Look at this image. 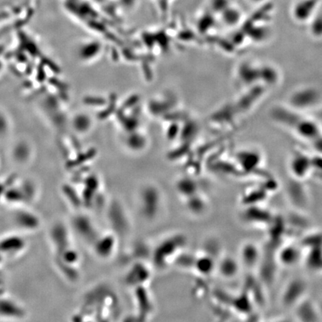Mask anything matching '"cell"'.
<instances>
[{
  "mask_svg": "<svg viewBox=\"0 0 322 322\" xmlns=\"http://www.w3.org/2000/svg\"><path fill=\"white\" fill-rule=\"evenodd\" d=\"M182 240L183 239L180 237H173L160 244L154 252V259L156 264L159 266H164L167 265L168 259L172 256H174L179 252L178 250L182 247L183 244Z\"/></svg>",
  "mask_w": 322,
  "mask_h": 322,
  "instance_id": "6da1fadb",
  "label": "cell"
},
{
  "mask_svg": "<svg viewBox=\"0 0 322 322\" xmlns=\"http://www.w3.org/2000/svg\"><path fill=\"white\" fill-rule=\"evenodd\" d=\"M158 192L152 188H145L141 193V210L145 217L153 218L158 210L160 204Z\"/></svg>",
  "mask_w": 322,
  "mask_h": 322,
  "instance_id": "7a4b0ae2",
  "label": "cell"
},
{
  "mask_svg": "<svg viewBox=\"0 0 322 322\" xmlns=\"http://www.w3.org/2000/svg\"><path fill=\"white\" fill-rule=\"evenodd\" d=\"M241 256L243 263L246 266L252 268L256 265L259 259V249L253 243H247L242 249Z\"/></svg>",
  "mask_w": 322,
  "mask_h": 322,
  "instance_id": "3957f363",
  "label": "cell"
},
{
  "mask_svg": "<svg viewBox=\"0 0 322 322\" xmlns=\"http://www.w3.org/2000/svg\"><path fill=\"white\" fill-rule=\"evenodd\" d=\"M220 274L225 277H234L238 272V264L232 258H226L221 261L219 265Z\"/></svg>",
  "mask_w": 322,
  "mask_h": 322,
  "instance_id": "277c9868",
  "label": "cell"
},
{
  "mask_svg": "<svg viewBox=\"0 0 322 322\" xmlns=\"http://www.w3.org/2000/svg\"><path fill=\"white\" fill-rule=\"evenodd\" d=\"M178 191L186 198H190L198 193V187L195 182L191 179H182L176 185Z\"/></svg>",
  "mask_w": 322,
  "mask_h": 322,
  "instance_id": "5b68a950",
  "label": "cell"
},
{
  "mask_svg": "<svg viewBox=\"0 0 322 322\" xmlns=\"http://www.w3.org/2000/svg\"><path fill=\"white\" fill-rule=\"evenodd\" d=\"M299 258V252L295 247H286L280 252V260L283 265L291 266L295 265Z\"/></svg>",
  "mask_w": 322,
  "mask_h": 322,
  "instance_id": "8992f818",
  "label": "cell"
},
{
  "mask_svg": "<svg viewBox=\"0 0 322 322\" xmlns=\"http://www.w3.org/2000/svg\"><path fill=\"white\" fill-rule=\"evenodd\" d=\"M114 245H115L114 238L110 235L106 236L101 239L100 241L99 242V245H97L96 247V252L102 258H108L112 254L113 250L114 249Z\"/></svg>",
  "mask_w": 322,
  "mask_h": 322,
  "instance_id": "52a82bcc",
  "label": "cell"
},
{
  "mask_svg": "<svg viewBox=\"0 0 322 322\" xmlns=\"http://www.w3.org/2000/svg\"><path fill=\"white\" fill-rule=\"evenodd\" d=\"M194 265L199 272L204 274H210L215 268L214 261L210 256H204L196 259Z\"/></svg>",
  "mask_w": 322,
  "mask_h": 322,
  "instance_id": "ba28073f",
  "label": "cell"
},
{
  "mask_svg": "<svg viewBox=\"0 0 322 322\" xmlns=\"http://www.w3.org/2000/svg\"><path fill=\"white\" fill-rule=\"evenodd\" d=\"M188 206L191 211L195 213H201L205 209V201L198 193L188 198Z\"/></svg>",
  "mask_w": 322,
  "mask_h": 322,
  "instance_id": "9c48e42d",
  "label": "cell"
}]
</instances>
